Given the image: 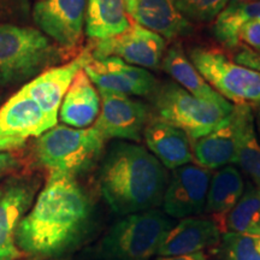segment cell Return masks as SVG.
<instances>
[{
	"label": "cell",
	"mask_w": 260,
	"mask_h": 260,
	"mask_svg": "<svg viewBox=\"0 0 260 260\" xmlns=\"http://www.w3.org/2000/svg\"><path fill=\"white\" fill-rule=\"evenodd\" d=\"M90 203L74 176L50 174L37 200L19 222L16 245L31 256H54L70 248L86 232Z\"/></svg>",
	"instance_id": "1"
},
{
	"label": "cell",
	"mask_w": 260,
	"mask_h": 260,
	"mask_svg": "<svg viewBox=\"0 0 260 260\" xmlns=\"http://www.w3.org/2000/svg\"><path fill=\"white\" fill-rule=\"evenodd\" d=\"M168 172L142 146L116 142L100 171V189L106 203L121 216L153 210L162 203Z\"/></svg>",
	"instance_id": "2"
},
{
	"label": "cell",
	"mask_w": 260,
	"mask_h": 260,
	"mask_svg": "<svg viewBox=\"0 0 260 260\" xmlns=\"http://www.w3.org/2000/svg\"><path fill=\"white\" fill-rule=\"evenodd\" d=\"M67 53L37 28L0 24V86L34 79Z\"/></svg>",
	"instance_id": "3"
},
{
	"label": "cell",
	"mask_w": 260,
	"mask_h": 260,
	"mask_svg": "<svg viewBox=\"0 0 260 260\" xmlns=\"http://www.w3.org/2000/svg\"><path fill=\"white\" fill-rule=\"evenodd\" d=\"M232 103L216 104L191 95L176 82H164L153 92V118L176 126L197 141L223 124L234 111Z\"/></svg>",
	"instance_id": "4"
},
{
	"label": "cell",
	"mask_w": 260,
	"mask_h": 260,
	"mask_svg": "<svg viewBox=\"0 0 260 260\" xmlns=\"http://www.w3.org/2000/svg\"><path fill=\"white\" fill-rule=\"evenodd\" d=\"M105 141L93 125L86 129L56 125L38 138L35 157L48 174L75 177L92 167L103 152Z\"/></svg>",
	"instance_id": "5"
},
{
	"label": "cell",
	"mask_w": 260,
	"mask_h": 260,
	"mask_svg": "<svg viewBox=\"0 0 260 260\" xmlns=\"http://www.w3.org/2000/svg\"><path fill=\"white\" fill-rule=\"evenodd\" d=\"M174 223L158 210L124 216L104 237L100 252L104 260H149Z\"/></svg>",
	"instance_id": "6"
},
{
	"label": "cell",
	"mask_w": 260,
	"mask_h": 260,
	"mask_svg": "<svg viewBox=\"0 0 260 260\" xmlns=\"http://www.w3.org/2000/svg\"><path fill=\"white\" fill-rule=\"evenodd\" d=\"M189 59L211 87L234 105L260 106V71L230 59L224 51L199 46Z\"/></svg>",
	"instance_id": "7"
},
{
	"label": "cell",
	"mask_w": 260,
	"mask_h": 260,
	"mask_svg": "<svg viewBox=\"0 0 260 260\" xmlns=\"http://www.w3.org/2000/svg\"><path fill=\"white\" fill-rule=\"evenodd\" d=\"M167 48V40L160 35L132 23L124 32L105 40H93L88 46L94 59L117 57L125 63L144 69H159Z\"/></svg>",
	"instance_id": "8"
},
{
	"label": "cell",
	"mask_w": 260,
	"mask_h": 260,
	"mask_svg": "<svg viewBox=\"0 0 260 260\" xmlns=\"http://www.w3.org/2000/svg\"><path fill=\"white\" fill-rule=\"evenodd\" d=\"M87 0H38L31 17L39 30L65 53L82 41Z\"/></svg>",
	"instance_id": "9"
},
{
	"label": "cell",
	"mask_w": 260,
	"mask_h": 260,
	"mask_svg": "<svg viewBox=\"0 0 260 260\" xmlns=\"http://www.w3.org/2000/svg\"><path fill=\"white\" fill-rule=\"evenodd\" d=\"M100 113L93 126L105 140L121 139L141 141L151 110L147 104L124 94L99 92Z\"/></svg>",
	"instance_id": "10"
},
{
	"label": "cell",
	"mask_w": 260,
	"mask_h": 260,
	"mask_svg": "<svg viewBox=\"0 0 260 260\" xmlns=\"http://www.w3.org/2000/svg\"><path fill=\"white\" fill-rule=\"evenodd\" d=\"M99 92L124 94L128 96H147L157 88V79L147 69L125 63L117 57L90 59L83 67Z\"/></svg>",
	"instance_id": "11"
},
{
	"label": "cell",
	"mask_w": 260,
	"mask_h": 260,
	"mask_svg": "<svg viewBox=\"0 0 260 260\" xmlns=\"http://www.w3.org/2000/svg\"><path fill=\"white\" fill-rule=\"evenodd\" d=\"M210 181V170L198 164L175 169L162 197L164 213L183 219L203 212Z\"/></svg>",
	"instance_id": "12"
},
{
	"label": "cell",
	"mask_w": 260,
	"mask_h": 260,
	"mask_svg": "<svg viewBox=\"0 0 260 260\" xmlns=\"http://www.w3.org/2000/svg\"><path fill=\"white\" fill-rule=\"evenodd\" d=\"M90 57L92 56L88 47H86L73 60L42 71L28 83H25L21 89L40 107L42 112L54 124H57L58 113L64 95L69 89L74 77L80 70L83 69Z\"/></svg>",
	"instance_id": "13"
},
{
	"label": "cell",
	"mask_w": 260,
	"mask_h": 260,
	"mask_svg": "<svg viewBox=\"0 0 260 260\" xmlns=\"http://www.w3.org/2000/svg\"><path fill=\"white\" fill-rule=\"evenodd\" d=\"M40 182L22 177L11 181L0 199V260H17L23 255L16 245V232L34 201Z\"/></svg>",
	"instance_id": "14"
},
{
	"label": "cell",
	"mask_w": 260,
	"mask_h": 260,
	"mask_svg": "<svg viewBox=\"0 0 260 260\" xmlns=\"http://www.w3.org/2000/svg\"><path fill=\"white\" fill-rule=\"evenodd\" d=\"M42 110L19 89L0 105V140L39 138L56 126Z\"/></svg>",
	"instance_id": "15"
},
{
	"label": "cell",
	"mask_w": 260,
	"mask_h": 260,
	"mask_svg": "<svg viewBox=\"0 0 260 260\" xmlns=\"http://www.w3.org/2000/svg\"><path fill=\"white\" fill-rule=\"evenodd\" d=\"M125 11L134 23L160 35L165 40L187 37L191 23L171 0H124Z\"/></svg>",
	"instance_id": "16"
},
{
	"label": "cell",
	"mask_w": 260,
	"mask_h": 260,
	"mask_svg": "<svg viewBox=\"0 0 260 260\" xmlns=\"http://www.w3.org/2000/svg\"><path fill=\"white\" fill-rule=\"evenodd\" d=\"M220 229L217 222L188 217L171 228L161 239L157 254L160 256L187 255L201 252L219 241Z\"/></svg>",
	"instance_id": "17"
},
{
	"label": "cell",
	"mask_w": 260,
	"mask_h": 260,
	"mask_svg": "<svg viewBox=\"0 0 260 260\" xmlns=\"http://www.w3.org/2000/svg\"><path fill=\"white\" fill-rule=\"evenodd\" d=\"M152 154L165 169H175L194 160L193 145L187 133L159 119L152 118L146 126L144 136Z\"/></svg>",
	"instance_id": "18"
},
{
	"label": "cell",
	"mask_w": 260,
	"mask_h": 260,
	"mask_svg": "<svg viewBox=\"0 0 260 260\" xmlns=\"http://www.w3.org/2000/svg\"><path fill=\"white\" fill-rule=\"evenodd\" d=\"M100 106L99 90L82 69L74 77L64 95L59 109L60 121L71 128H89L99 116Z\"/></svg>",
	"instance_id": "19"
},
{
	"label": "cell",
	"mask_w": 260,
	"mask_h": 260,
	"mask_svg": "<svg viewBox=\"0 0 260 260\" xmlns=\"http://www.w3.org/2000/svg\"><path fill=\"white\" fill-rule=\"evenodd\" d=\"M236 151L237 123L234 111L222 125L193 144L195 161L207 170H216L233 162L235 164Z\"/></svg>",
	"instance_id": "20"
},
{
	"label": "cell",
	"mask_w": 260,
	"mask_h": 260,
	"mask_svg": "<svg viewBox=\"0 0 260 260\" xmlns=\"http://www.w3.org/2000/svg\"><path fill=\"white\" fill-rule=\"evenodd\" d=\"M161 68L165 73L177 82L178 86L186 89L191 95L205 102L216 104H228L225 98L217 93L211 84L204 79L203 75L194 67L180 44H174L168 48L161 61Z\"/></svg>",
	"instance_id": "21"
},
{
	"label": "cell",
	"mask_w": 260,
	"mask_h": 260,
	"mask_svg": "<svg viewBox=\"0 0 260 260\" xmlns=\"http://www.w3.org/2000/svg\"><path fill=\"white\" fill-rule=\"evenodd\" d=\"M130 24L124 0H87L84 31L92 40L117 37Z\"/></svg>",
	"instance_id": "22"
},
{
	"label": "cell",
	"mask_w": 260,
	"mask_h": 260,
	"mask_svg": "<svg viewBox=\"0 0 260 260\" xmlns=\"http://www.w3.org/2000/svg\"><path fill=\"white\" fill-rule=\"evenodd\" d=\"M237 123L236 162L251 177L253 184L260 189V141L255 130L253 109L246 105H235Z\"/></svg>",
	"instance_id": "23"
},
{
	"label": "cell",
	"mask_w": 260,
	"mask_h": 260,
	"mask_svg": "<svg viewBox=\"0 0 260 260\" xmlns=\"http://www.w3.org/2000/svg\"><path fill=\"white\" fill-rule=\"evenodd\" d=\"M245 188L241 172L236 168L228 165L218 169L211 177L205 211L217 219H223L242 197Z\"/></svg>",
	"instance_id": "24"
},
{
	"label": "cell",
	"mask_w": 260,
	"mask_h": 260,
	"mask_svg": "<svg viewBox=\"0 0 260 260\" xmlns=\"http://www.w3.org/2000/svg\"><path fill=\"white\" fill-rule=\"evenodd\" d=\"M260 17V0H232L214 19L213 34L223 46H240L239 32L247 22Z\"/></svg>",
	"instance_id": "25"
},
{
	"label": "cell",
	"mask_w": 260,
	"mask_h": 260,
	"mask_svg": "<svg viewBox=\"0 0 260 260\" xmlns=\"http://www.w3.org/2000/svg\"><path fill=\"white\" fill-rule=\"evenodd\" d=\"M232 233L260 234V189L248 183L242 197L226 216Z\"/></svg>",
	"instance_id": "26"
},
{
	"label": "cell",
	"mask_w": 260,
	"mask_h": 260,
	"mask_svg": "<svg viewBox=\"0 0 260 260\" xmlns=\"http://www.w3.org/2000/svg\"><path fill=\"white\" fill-rule=\"evenodd\" d=\"M223 240L226 260H260V234L228 232Z\"/></svg>",
	"instance_id": "27"
},
{
	"label": "cell",
	"mask_w": 260,
	"mask_h": 260,
	"mask_svg": "<svg viewBox=\"0 0 260 260\" xmlns=\"http://www.w3.org/2000/svg\"><path fill=\"white\" fill-rule=\"evenodd\" d=\"M175 8L190 22L207 23L216 19L229 0H171Z\"/></svg>",
	"instance_id": "28"
},
{
	"label": "cell",
	"mask_w": 260,
	"mask_h": 260,
	"mask_svg": "<svg viewBox=\"0 0 260 260\" xmlns=\"http://www.w3.org/2000/svg\"><path fill=\"white\" fill-rule=\"evenodd\" d=\"M30 14L29 0H0V24L25 23Z\"/></svg>",
	"instance_id": "29"
},
{
	"label": "cell",
	"mask_w": 260,
	"mask_h": 260,
	"mask_svg": "<svg viewBox=\"0 0 260 260\" xmlns=\"http://www.w3.org/2000/svg\"><path fill=\"white\" fill-rule=\"evenodd\" d=\"M240 44H245L248 50L260 52V17L252 19L239 32Z\"/></svg>",
	"instance_id": "30"
},
{
	"label": "cell",
	"mask_w": 260,
	"mask_h": 260,
	"mask_svg": "<svg viewBox=\"0 0 260 260\" xmlns=\"http://www.w3.org/2000/svg\"><path fill=\"white\" fill-rule=\"evenodd\" d=\"M236 63L245 65L251 69L260 71V52L245 48L236 54Z\"/></svg>",
	"instance_id": "31"
},
{
	"label": "cell",
	"mask_w": 260,
	"mask_h": 260,
	"mask_svg": "<svg viewBox=\"0 0 260 260\" xmlns=\"http://www.w3.org/2000/svg\"><path fill=\"white\" fill-rule=\"evenodd\" d=\"M18 157L12 151L0 152V175L14 170L18 167Z\"/></svg>",
	"instance_id": "32"
},
{
	"label": "cell",
	"mask_w": 260,
	"mask_h": 260,
	"mask_svg": "<svg viewBox=\"0 0 260 260\" xmlns=\"http://www.w3.org/2000/svg\"><path fill=\"white\" fill-rule=\"evenodd\" d=\"M25 144L24 140L19 139H3L0 140V152L5 151H16L23 147Z\"/></svg>",
	"instance_id": "33"
},
{
	"label": "cell",
	"mask_w": 260,
	"mask_h": 260,
	"mask_svg": "<svg viewBox=\"0 0 260 260\" xmlns=\"http://www.w3.org/2000/svg\"><path fill=\"white\" fill-rule=\"evenodd\" d=\"M155 260H206V255L204 252L193 253V254L187 255H177V256H159Z\"/></svg>",
	"instance_id": "34"
},
{
	"label": "cell",
	"mask_w": 260,
	"mask_h": 260,
	"mask_svg": "<svg viewBox=\"0 0 260 260\" xmlns=\"http://www.w3.org/2000/svg\"><path fill=\"white\" fill-rule=\"evenodd\" d=\"M256 126H258V133L260 136V106L258 109V112H256Z\"/></svg>",
	"instance_id": "35"
},
{
	"label": "cell",
	"mask_w": 260,
	"mask_h": 260,
	"mask_svg": "<svg viewBox=\"0 0 260 260\" xmlns=\"http://www.w3.org/2000/svg\"><path fill=\"white\" fill-rule=\"evenodd\" d=\"M3 191H4V189H3V188L0 187V199H2V197H3Z\"/></svg>",
	"instance_id": "36"
},
{
	"label": "cell",
	"mask_w": 260,
	"mask_h": 260,
	"mask_svg": "<svg viewBox=\"0 0 260 260\" xmlns=\"http://www.w3.org/2000/svg\"><path fill=\"white\" fill-rule=\"evenodd\" d=\"M0 100H2V95H0Z\"/></svg>",
	"instance_id": "37"
}]
</instances>
